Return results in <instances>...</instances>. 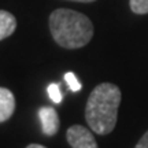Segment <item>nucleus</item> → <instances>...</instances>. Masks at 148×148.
<instances>
[{
  "instance_id": "nucleus-8",
  "label": "nucleus",
  "mask_w": 148,
  "mask_h": 148,
  "mask_svg": "<svg viewBox=\"0 0 148 148\" xmlns=\"http://www.w3.org/2000/svg\"><path fill=\"white\" fill-rule=\"evenodd\" d=\"M48 95H49V97H51V100H52L53 103H60V101H62V97H63L59 85L55 84V82H53V84H49V86H48Z\"/></svg>"
},
{
  "instance_id": "nucleus-4",
  "label": "nucleus",
  "mask_w": 148,
  "mask_h": 148,
  "mask_svg": "<svg viewBox=\"0 0 148 148\" xmlns=\"http://www.w3.org/2000/svg\"><path fill=\"white\" fill-rule=\"evenodd\" d=\"M38 118L41 122V130L47 136H53L59 130V116L52 107H41L38 110Z\"/></svg>"
},
{
  "instance_id": "nucleus-9",
  "label": "nucleus",
  "mask_w": 148,
  "mask_h": 148,
  "mask_svg": "<svg viewBox=\"0 0 148 148\" xmlns=\"http://www.w3.org/2000/svg\"><path fill=\"white\" fill-rule=\"evenodd\" d=\"M64 81L67 82L69 88L73 90V92H78V90L81 89V82H79L78 78L75 77V74L71 73V71L64 74Z\"/></svg>"
},
{
  "instance_id": "nucleus-12",
  "label": "nucleus",
  "mask_w": 148,
  "mask_h": 148,
  "mask_svg": "<svg viewBox=\"0 0 148 148\" xmlns=\"http://www.w3.org/2000/svg\"><path fill=\"white\" fill-rule=\"evenodd\" d=\"M70 1H79V3H90V1H95V0H70Z\"/></svg>"
},
{
  "instance_id": "nucleus-6",
  "label": "nucleus",
  "mask_w": 148,
  "mask_h": 148,
  "mask_svg": "<svg viewBox=\"0 0 148 148\" xmlns=\"http://www.w3.org/2000/svg\"><path fill=\"white\" fill-rule=\"evenodd\" d=\"M16 29V19L11 12L0 10V41L10 37Z\"/></svg>"
},
{
  "instance_id": "nucleus-11",
  "label": "nucleus",
  "mask_w": 148,
  "mask_h": 148,
  "mask_svg": "<svg viewBox=\"0 0 148 148\" xmlns=\"http://www.w3.org/2000/svg\"><path fill=\"white\" fill-rule=\"evenodd\" d=\"M26 148H47V147H44V145H40V144H30V145H27Z\"/></svg>"
},
{
  "instance_id": "nucleus-7",
  "label": "nucleus",
  "mask_w": 148,
  "mask_h": 148,
  "mask_svg": "<svg viewBox=\"0 0 148 148\" xmlns=\"http://www.w3.org/2000/svg\"><path fill=\"white\" fill-rule=\"evenodd\" d=\"M129 4L134 14H138V15L148 14V0H130Z\"/></svg>"
},
{
  "instance_id": "nucleus-2",
  "label": "nucleus",
  "mask_w": 148,
  "mask_h": 148,
  "mask_svg": "<svg viewBox=\"0 0 148 148\" xmlns=\"http://www.w3.org/2000/svg\"><path fill=\"white\" fill-rule=\"evenodd\" d=\"M49 30L60 47L77 49L93 36V25L86 15L69 8H58L49 15Z\"/></svg>"
},
{
  "instance_id": "nucleus-3",
  "label": "nucleus",
  "mask_w": 148,
  "mask_h": 148,
  "mask_svg": "<svg viewBox=\"0 0 148 148\" xmlns=\"http://www.w3.org/2000/svg\"><path fill=\"white\" fill-rule=\"evenodd\" d=\"M67 141L73 148H97L93 134L81 125H73L66 132Z\"/></svg>"
},
{
  "instance_id": "nucleus-5",
  "label": "nucleus",
  "mask_w": 148,
  "mask_h": 148,
  "mask_svg": "<svg viewBox=\"0 0 148 148\" xmlns=\"http://www.w3.org/2000/svg\"><path fill=\"white\" fill-rule=\"evenodd\" d=\"M15 110V97L7 88L0 86V123L7 121Z\"/></svg>"
},
{
  "instance_id": "nucleus-1",
  "label": "nucleus",
  "mask_w": 148,
  "mask_h": 148,
  "mask_svg": "<svg viewBox=\"0 0 148 148\" xmlns=\"http://www.w3.org/2000/svg\"><path fill=\"white\" fill-rule=\"evenodd\" d=\"M121 103V90L114 84L103 82L90 92L85 118L89 127L97 134H108L115 127L118 107Z\"/></svg>"
},
{
  "instance_id": "nucleus-10",
  "label": "nucleus",
  "mask_w": 148,
  "mask_h": 148,
  "mask_svg": "<svg viewBox=\"0 0 148 148\" xmlns=\"http://www.w3.org/2000/svg\"><path fill=\"white\" fill-rule=\"evenodd\" d=\"M134 148H148V130L145 132L143 137L140 138V141L136 144V147Z\"/></svg>"
}]
</instances>
